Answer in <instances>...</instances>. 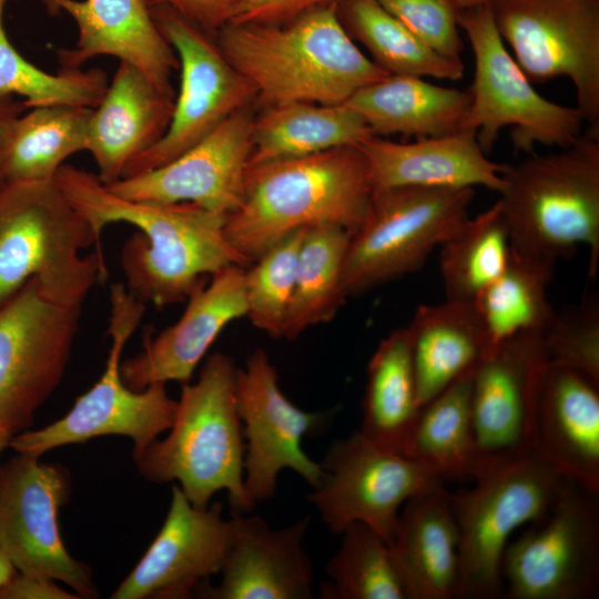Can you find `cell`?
<instances>
[{
  "instance_id": "27",
  "label": "cell",
  "mask_w": 599,
  "mask_h": 599,
  "mask_svg": "<svg viewBox=\"0 0 599 599\" xmlns=\"http://www.w3.org/2000/svg\"><path fill=\"white\" fill-rule=\"evenodd\" d=\"M390 547L409 599L457 598L459 532L444 484L405 501Z\"/></svg>"
},
{
  "instance_id": "24",
  "label": "cell",
  "mask_w": 599,
  "mask_h": 599,
  "mask_svg": "<svg viewBox=\"0 0 599 599\" xmlns=\"http://www.w3.org/2000/svg\"><path fill=\"white\" fill-rule=\"evenodd\" d=\"M534 455L562 477L599 493V384L546 365L538 390Z\"/></svg>"
},
{
  "instance_id": "7",
  "label": "cell",
  "mask_w": 599,
  "mask_h": 599,
  "mask_svg": "<svg viewBox=\"0 0 599 599\" xmlns=\"http://www.w3.org/2000/svg\"><path fill=\"white\" fill-rule=\"evenodd\" d=\"M144 313L145 303L125 285L112 284L108 329L111 347L103 374L75 400L67 415L43 428L13 435L8 447L17 454L40 457L64 445L119 435L132 439L133 457H138L160 434L169 430L176 400L167 394L165 384L135 390L124 384L120 374L123 348Z\"/></svg>"
},
{
  "instance_id": "14",
  "label": "cell",
  "mask_w": 599,
  "mask_h": 599,
  "mask_svg": "<svg viewBox=\"0 0 599 599\" xmlns=\"http://www.w3.org/2000/svg\"><path fill=\"white\" fill-rule=\"evenodd\" d=\"M150 7L156 26L176 53L180 88L164 135L134 158L122 177L169 163L256 98L253 87L224 57L214 35L166 7Z\"/></svg>"
},
{
  "instance_id": "5",
  "label": "cell",
  "mask_w": 599,
  "mask_h": 599,
  "mask_svg": "<svg viewBox=\"0 0 599 599\" xmlns=\"http://www.w3.org/2000/svg\"><path fill=\"white\" fill-rule=\"evenodd\" d=\"M236 366L223 353L210 355L195 383L182 384L170 433L134 457L150 481L176 480L197 508H206L225 490L234 512H250L256 502L244 484L245 441L236 410Z\"/></svg>"
},
{
  "instance_id": "15",
  "label": "cell",
  "mask_w": 599,
  "mask_h": 599,
  "mask_svg": "<svg viewBox=\"0 0 599 599\" xmlns=\"http://www.w3.org/2000/svg\"><path fill=\"white\" fill-rule=\"evenodd\" d=\"M319 465L321 483L307 498L327 528L341 535L348 525L363 522L389 546L405 501L444 484L429 467L376 444L359 429L335 440Z\"/></svg>"
},
{
  "instance_id": "20",
  "label": "cell",
  "mask_w": 599,
  "mask_h": 599,
  "mask_svg": "<svg viewBox=\"0 0 599 599\" xmlns=\"http://www.w3.org/2000/svg\"><path fill=\"white\" fill-rule=\"evenodd\" d=\"M233 536V519L221 502L193 506L179 485L155 539L111 595L112 599H186L221 571Z\"/></svg>"
},
{
  "instance_id": "40",
  "label": "cell",
  "mask_w": 599,
  "mask_h": 599,
  "mask_svg": "<svg viewBox=\"0 0 599 599\" xmlns=\"http://www.w3.org/2000/svg\"><path fill=\"white\" fill-rule=\"evenodd\" d=\"M305 230L298 229L283 237L244 271L245 317L273 338L283 335Z\"/></svg>"
},
{
  "instance_id": "26",
  "label": "cell",
  "mask_w": 599,
  "mask_h": 599,
  "mask_svg": "<svg viewBox=\"0 0 599 599\" xmlns=\"http://www.w3.org/2000/svg\"><path fill=\"white\" fill-rule=\"evenodd\" d=\"M174 99L138 69L120 62L88 125L85 151L102 183L121 179L126 165L164 135Z\"/></svg>"
},
{
  "instance_id": "17",
  "label": "cell",
  "mask_w": 599,
  "mask_h": 599,
  "mask_svg": "<svg viewBox=\"0 0 599 599\" xmlns=\"http://www.w3.org/2000/svg\"><path fill=\"white\" fill-rule=\"evenodd\" d=\"M546 365L542 331L509 338L477 365L470 409L479 478L534 455L536 404Z\"/></svg>"
},
{
  "instance_id": "8",
  "label": "cell",
  "mask_w": 599,
  "mask_h": 599,
  "mask_svg": "<svg viewBox=\"0 0 599 599\" xmlns=\"http://www.w3.org/2000/svg\"><path fill=\"white\" fill-rule=\"evenodd\" d=\"M475 190L398 186L377 190L351 234L343 267L347 297L423 267L468 219Z\"/></svg>"
},
{
  "instance_id": "44",
  "label": "cell",
  "mask_w": 599,
  "mask_h": 599,
  "mask_svg": "<svg viewBox=\"0 0 599 599\" xmlns=\"http://www.w3.org/2000/svg\"><path fill=\"white\" fill-rule=\"evenodd\" d=\"M243 0H148L150 6H163L203 31L215 33L231 22Z\"/></svg>"
},
{
  "instance_id": "23",
  "label": "cell",
  "mask_w": 599,
  "mask_h": 599,
  "mask_svg": "<svg viewBox=\"0 0 599 599\" xmlns=\"http://www.w3.org/2000/svg\"><path fill=\"white\" fill-rule=\"evenodd\" d=\"M233 536L216 586L194 592L206 599H311L313 569L303 546L308 516L273 529L260 516L234 512Z\"/></svg>"
},
{
  "instance_id": "16",
  "label": "cell",
  "mask_w": 599,
  "mask_h": 599,
  "mask_svg": "<svg viewBox=\"0 0 599 599\" xmlns=\"http://www.w3.org/2000/svg\"><path fill=\"white\" fill-rule=\"evenodd\" d=\"M39 458L17 454L0 466V541L19 572L59 580L79 598H95L91 569L70 556L60 535L69 473Z\"/></svg>"
},
{
  "instance_id": "41",
  "label": "cell",
  "mask_w": 599,
  "mask_h": 599,
  "mask_svg": "<svg viewBox=\"0 0 599 599\" xmlns=\"http://www.w3.org/2000/svg\"><path fill=\"white\" fill-rule=\"evenodd\" d=\"M547 363L579 372L599 384V305L587 297L555 314L542 332Z\"/></svg>"
},
{
  "instance_id": "1",
  "label": "cell",
  "mask_w": 599,
  "mask_h": 599,
  "mask_svg": "<svg viewBox=\"0 0 599 599\" xmlns=\"http://www.w3.org/2000/svg\"><path fill=\"white\" fill-rule=\"evenodd\" d=\"M54 183L99 241L111 223L139 229L122 247L121 266L126 288L145 304L163 307L185 302L203 284V276L230 265L251 264L226 237V214L190 202L124 199L97 174L69 164L60 166Z\"/></svg>"
},
{
  "instance_id": "6",
  "label": "cell",
  "mask_w": 599,
  "mask_h": 599,
  "mask_svg": "<svg viewBox=\"0 0 599 599\" xmlns=\"http://www.w3.org/2000/svg\"><path fill=\"white\" fill-rule=\"evenodd\" d=\"M99 240L53 181L0 184V308L31 280L50 300L82 305L106 276Z\"/></svg>"
},
{
  "instance_id": "30",
  "label": "cell",
  "mask_w": 599,
  "mask_h": 599,
  "mask_svg": "<svg viewBox=\"0 0 599 599\" xmlns=\"http://www.w3.org/2000/svg\"><path fill=\"white\" fill-rule=\"evenodd\" d=\"M372 136L369 126L345 103L267 105L253 121L248 165L359 145Z\"/></svg>"
},
{
  "instance_id": "35",
  "label": "cell",
  "mask_w": 599,
  "mask_h": 599,
  "mask_svg": "<svg viewBox=\"0 0 599 599\" xmlns=\"http://www.w3.org/2000/svg\"><path fill=\"white\" fill-rule=\"evenodd\" d=\"M337 14L353 40L390 75L433 77L457 81L464 77L461 59L440 54L422 42L376 0H338Z\"/></svg>"
},
{
  "instance_id": "43",
  "label": "cell",
  "mask_w": 599,
  "mask_h": 599,
  "mask_svg": "<svg viewBox=\"0 0 599 599\" xmlns=\"http://www.w3.org/2000/svg\"><path fill=\"white\" fill-rule=\"evenodd\" d=\"M338 0H243L231 22L284 24L316 8Z\"/></svg>"
},
{
  "instance_id": "19",
  "label": "cell",
  "mask_w": 599,
  "mask_h": 599,
  "mask_svg": "<svg viewBox=\"0 0 599 599\" xmlns=\"http://www.w3.org/2000/svg\"><path fill=\"white\" fill-rule=\"evenodd\" d=\"M253 121L250 108L241 109L169 163L105 186L133 201L190 202L229 215L243 197Z\"/></svg>"
},
{
  "instance_id": "9",
  "label": "cell",
  "mask_w": 599,
  "mask_h": 599,
  "mask_svg": "<svg viewBox=\"0 0 599 599\" xmlns=\"http://www.w3.org/2000/svg\"><path fill=\"white\" fill-rule=\"evenodd\" d=\"M458 26L468 37L475 74L470 104L461 129L471 130L488 154L500 131L510 126L516 151L531 153L537 144L566 148L582 133L583 118L576 106L539 94L506 49L490 4L460 10Z\"/></svg>"
},
{
  "instance_id": "12",
  "label": "cell",
  "mask_w": 599,
  "mask_h": 599,
  "mask_svg": "<svg viewBox=\"0 0 599 599\" xmlns=\"http://www.w3.org/2000/svg\"><path fill=\"white\" fill-rule=\"evenodd\" d=\"M497 31L531 83L569 78L576 108L599 126V0H494Z\"/></svg>"
},
{
  "instance_id": "34",
  "label": "cell",
  "mask_w": 599,
  "mask_h": 599,
  "mask_svg": "<svg viewBox=\"0 0 599 599\" xmlns=\"http://www.w3.org/2000/svg\"><path fill=\"white\" fill-rule=\"evenodd\" d=\"M351 234L335 224L306 227L282 338L294 341L332 321L346 301L343 267Z\"/></svg>"
},
{
  "instance_id": "33",
  "label": "cell",
  "mask_w": 599,
  "mask_h": 599,
  "mask_svg": "<svg viewBox=\"0 0 599 599\" xmlns=\"http://www.w3.org/2000/svg\"><path fill=\"white\" fill-rule=\"evenodd\" d=\"M91 108L26 110L13 123L2 161V183L49 182L72 154L85 151Z\"/></svg>"
},
{
  "instance_id": "49",
  "label": "cell",
  "mask_w": 599,
  "mask_h": 599,
  "mask_svg": "<svg viewBox=\"0 0 599 599\" xmlns=\"http://www.w3.org/2000/svg\"><path fill=\"white\" fill-rule=\"evenodd\" d=\"M11 437L12 435L9 432L0 428V454L6 447H8Z\"/></svg>"
},
{
  "instance_id": "36",
  "label": "cell",
  "mask_w": 599,
  "mask_h": 599,
  "mask_svg": "<svg viewBox=\"0 0 599 599\" xmlns=\"http://www.w3.org/2000/svg\"><path fill=\"white\" fill-rule=\"evenodd\" d=\"M552 273L511 252L505 271L471 302L484 331L485 357L509 338L549 325L556 314L547 297Z\"/></svg>"
},
{
  "instance_id": "21",
  "label": "cell",
  "mask_w": 599,
  "mask_h": 599,
  "mask_svg": "<svg viewBox=\"0 0 599 599\" xmlns=\"http://www.w3.org/2000/svg\"><path fill=\"white\" fill-rule=\"evenodd\" d=\"M245 268L230 265L196 287L173 325L145 337L142 351L121 362L124 384L140 390L152 384L189 383L224 327L246 315Z\"/></svg>"
},
{
  "instance_id": "3",
  "label": "cell",
  "mask_w": 599,
  "mask_h": 599,
  "mask_svg": "<svg viewBox=\"0 0 599 599\" xmlns=\"http://www.w3.org/2000/svg\"><path fill=\"white\" fill-rule=\"evenodd\" d=\"M375 187L358 145L248 165L243 197L225 234L250 263L290 233L319 224L354 232Z\"/></svg>"
},
{
  "instance_id": "22",
  "label": "cell",
  "mask_w": 599,
  "mask_h": 599,
  "mask_svg": "<svg viewBox=\"0 0 599 599\" xmlns=\"http://www.w3.org/2000/svg\"><path fill=\"white\" fill-rule=\"evenodd\" d=\"M50 14L67 13L78 40L58 51L61 70H78L99 55H111L142 72L160 91L174 95V49L156 26L148 0H39Z\"/></svg>"
},
{
  "instance_id": "32",
  "label": "cell",
  "mask_w": 599,
  "mask_h": 599,
  "mask_svg": "<svg viewBox=\"0 0 599 599\" xmlns=\"http://www.w3.org/2000/svg\"><path fill=\"white\" fill-rule=\"evenodd\" d=\"M475 369L420 408L403 451L433 469L443 481L476 480L480 476L470 409Z\"/></svg>"
},
{
  "instance_id": "18",
  "label": "cell",
  "mask_w": 599,
  "mask_h": 599,
  "mask_svg": "<svg viewBox=\"0 0 599 599\" xmlns=\"http://www.w3.org/2000/svg\"><path fill=\"white\" fill-rule=\"evenodd\" d=\"M235 402L245 440L244 484L251 498L256 504L273 498L277 476L286 468L316 488L322 467L302 449V439L321 425L324 415L298 408L283 394L264 349L253 351L236 368Z\"/></svg>"
},
{
  "instance_id": "4",
  "label": "cell",
  "mask_w": 599,
  "mask_h": 599,
  "mask_svg": "<svg viewBox=\"0 0 599 599\" xmlns=\"http://www.w3.org/2000/svg\"><path fill=\"white\" fill-rule=\"evenodd\" d=\"M498 203L511 252L554 271L578 246L589 248L588 274L599 265V126L566 148L505 164Z\"/></svg>"
},
{
  "instance_id": "42",
  "label": "cell",
  "mask_w": 599,
  "mask_h": 599,
  "mask_svg": "<svg viewBox=\"0 0 599 599\" xmlns=\"http://www.w3.org/2000/svg\"><path fill=\"white\" fill-rule=\"evenodd\" d=\"M422 42L443 55L461 59L459 10L451 0H376Z\"/></svg>"
},
{
  "instance_id": "29",
  "label": "cell",
  "mask_w": 599,
  "mask_h": 599,
  "mask_svg": "<svg viewBox=\"0 0 599 599\" xmlns=\"http://www.w3.org/2000/svg\"><path fill=\"white\" fill-rule=\"evenodd\" d=\"M469 90L433 84L414 75H388L354 93L346 102L375 136L435 138L461 129Z\"/></svg>"
},
{
  "instance_id": "10",
  "label": "cell",
  "mask_w": 599,
  "mask_h": 599,
  "mask_svg": "<svg viewBox=\"0 0 599 599\" xmlns=\"http://www.w3.org/2000/svg\"><path fill=\"white\" fill-rule=\"evenodd\" d=\"M564 477L536 455L449 493L459 532L457 598L495 599L502 592L500 566L515 532L549 509Z\"/></svg>"
},
{
  "instance_id": "37",
  "label": "cell",
  "mask_w": 599,
  "mask_h": 599,
  "mask_svg": "<svg viewBox=\"0 0 599 599\" xmlns=\"http://www.w3.org/2000/svg\"><path fill=\"white\" fill-rule=\"evenodd\" d=\"M439 264L446 300L473 302L507 267L508 227L498 201L466 222L441 245Z\"/></svg>"
},
{
  "instance_id": "13",
  "label": "cell",
  "mask_w": 599,
  "mask_h": 599,
  "mask_svg": "<svg viewBox=\"0 0 599 599\" xmlns=\"http://www.w3.org/2000/svg\"><path fill=\"white\" fill-rule=\"evenodd\" d=\"M81 307L48 298L33 277L0 308V428L12 436L60 384Z\"/></svg>"
},
{
  "instance_id": "25",
  "label": "cell",
  "mask_w": 599,
  "mask_h": 599,
  "mask_svg": "<svg viewBox=\"0 0 599 599\" xmlns=\"http://www.w3.org/2000/svg\"><path fill=\"white\" fill-rule=\"evenodd\" d=\"M358 146L368 162L375 191L398 186H484L499 193L504 186L505 164L488 159L471 130L460 129L414 142L372 136Z\"/></svg>"
},
{
  "instance_id": "39",
  "label": "cell",
  "mask_w": 599,
  "mask_h": 599,
  "mask_svg": "<svg viewBox=\"0 0 599 599\" xmlns=\"http://www.w3.org/2000/svg\"><path fill=\"white\" fill-rule=\"evenodd\" d=\"M7 0H0V95L22 98L27 109L83 106L94 109L109 85L98 68L49 73L23 58L10 42L3 22Z\"/></svg>"
},
{
  "instance_id": "48",
  "label": "cell",
  "mask_w": 599,
  "mask_h": 599,
  "mask_svg": "<svg viewBox=\"0 0 599 599\" xmlns=\"http://www.w3.org/2000/svg\"><path fill=\"white\" fill-rule=\"evenodd\" d=\"M457 9L465 10L491 3L494 0H451Z\"/></svg>"
},
{
  "instance_id": "47",
  "label": "cell",
  "mask_w": 599,
  "mask_h": 599,
  "mask_svg": "<svg viewBox=\"0 0 599 599\" xmlns=\"http://www.w3.org/2000/svg\"><path fill=\"white\" fill-rule=\"evenodd\" d=\"M18 572L0 541V589Z\"/></svg>"
},
{
  "instance_id": "45",
  "label": "cell",
  "mask_w": 599,
  "mask_h": 599,
  "mask_svg": "<svg viewBox=\"0 0 599 599\" xmlns=\"http://www.w3.org/2000/svg\"><path fill=\"white\" fill-rule=\"evenodd\" d=\"M55 580L17 572L1 589L0 599H78Z\"/></svg>"
},
{
  "instance_id": "31",
  "label": "cell",
  "mask_w": 599,
  "mask_h": 599,
  "mask_svg": "<svg viewBox=\"0 0 599 599\" xmlns=\"http://www.w3.org/2000/svg\"><path fill=\"white\" fill-rule=\"evenodd\" d=\"M419 410L405 326L385 337L369 359L359 430L376 444L403 455Z\"/></svg>"
},
{
  "instance_id": "28",
  "label": "cell",
  "mask_w": 599,
  "mask_h": 599,
  "mask_svg": "<svg viewBox=\"0 0 599 599\" xmlns=\"http://www.w3.org/2000/svg\"><path fill=\"white\" fill-rule=\"evenodd\" d=\"M406 328L420 408L473 372L486 355L483 326L471 302L420 305Z\"/></svg>"
},
{
  "instance_id": "46",
  "label": "cell",
  "mask_w": 599,
  "mask_h": 599,
  "mask_svg": "<svg viewBox=\"0 0 599 599\" xmlns=\"http://www.w3.org/2000/svg\"><path fill=\"white\" fill-rule=\"evenodd\" d=\"M28 110L23 101L14 97L0 95V184L2 183V161L8 138L14 121Z\"/></svg>"
},
{
  "instance_id": "2",
  "label": "cell",
  "mask_w": 599,
  "mask_h": 599,
  "mask_svg": "<svg viewBox=\"0 0 599 599\" xmlns=\"http://www.w3.org/2000/svg\"><path fill=\"white\" fill-rule=\"evenodd\" d=\"M214 39L265 106L342 104L390 75L354 43L339 21L337 3L284 24L229 22Z\"/></svg>"
},
{
  "instance_id": "38",
  "label": "cell",
  "mask_w": 599,
  "mask_h": 599,
  "mask_svg": "<svg viewBox=\"0 0 599 599\" xmlns=\"http://www.w3.org/2000/svg\"><path fill=\"white\" fill-rule=\"evenodd\" d=\"M338 550L328 560L324 599H409L392 547L370 527L353 522L342 532Z\"/></svg>"
},
{
  "instance_id": "11",
  "label": "cell",
  "mask_w": 599,
  "mask_h": 599,
  "mask_svg": "<svg viewBox=\"0 0 599 599\" xmlns=\"http://www.w3.org/2000/svg\"><path fill=\"white\" fill-rule=\"evenodd\" d=\"M510 599L599 595V493L565 478L549 509L507 545L500 566Z\"/></svg>"
}]
</instances>
